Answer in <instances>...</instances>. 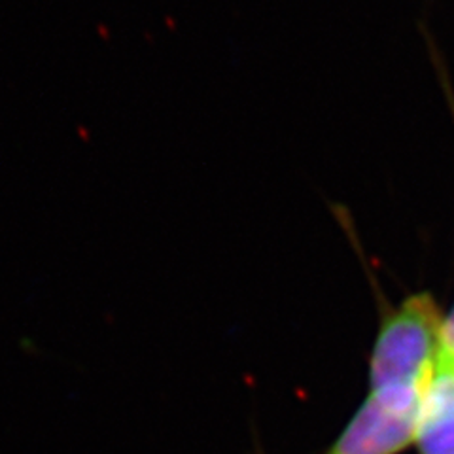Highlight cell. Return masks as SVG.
Listing matches in <instances>:
<instances>
[{
  "label": "cell",
  "instance_id": "6da1fadb",
  "mask_svg": "<svg viewBox=\"0 0 454 454\" xmlns=\"http://www.w3.org/2000/svg\"><path fill=\"white\" fill-rule=\"evenodd\" d=\"M442 318L428 294L407 300L385 322L377 340L372 379L373 390H428L439 360Z\"/></svg>",
  "mask_w": 454,
  "mask_h": 454
},
{
  "label": "cell",
  "instance_id": "7a4b0ae2",
  "mask_svg": "<svg viewBox=\"0 0 454 454\" xmlns=\"http://www.w3.org/2000/svg\"><path fill=\"white\" fill-rule=\"evenodd\" d=\"M422 395L407 388L373 390L328 454H395L417 437Z\"/></svg>",
  "mask_w": 454,
  "mask_h": 454
},
{
  "label": "cell",
  "instance_id": "3957f363",
  "mask_svg": "<svg viewBox=\"0 0 454 454\" xmlns=\"http://www.w3.org/2000/svg\"><path fill=\"white\" fill-rule=\"evenodd\" d=\"M415 439L422 454H454V367L437 362L420 405Z\"/></svg>",
  "mask_w": 454,
  "mask_h": 454
},
{
  "label": "cell",
  "instance_id": "277c9868",
  "mask_svg": "<svg viewBox=\"0 0 454 454\" xmlns=\"http://www.w3.org/2000/svg\"><path fill=\"white\" fill-rule=\"evenodd\" d=\"M439 364L454 367V309L442 322V335H439Z\"/></svg>",
  "mask_w": 454,
  "mask_h": 454
}]
</instances>
